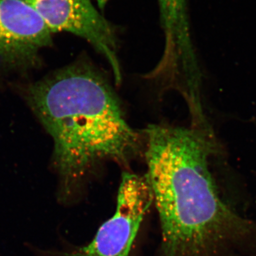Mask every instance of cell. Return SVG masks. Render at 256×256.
Returning a JSON list of instances; mask_svg holds the SVG:
<instances>
[{
    "label": "cell",
    "mask_w": 256,
    "mask_h": 256,
    "mask_svg": "<svg viewBox=\"0 0 256 256\" xmlns=\"http://www.w3.org/2000/svg\"><path fill=\"white\" fill-rule=\"evenodd\" d=\"M28 104L53 139L56 200H80L98 168L126 166L139 154L142 138L128 124L110 82L92 64H70L28 86Z\"/></svg>",
    "instance_id": "cell-1"
},
{
    "label": "cell",
    "mask_w": 256,
    "mask_h": 256,
    "mask_svg": "<svg viewBox=\"0 0 256 256\" xmlns=\"http://www.w3.org/2000/svg\"><path fill=\"white\" fill-rule=\"evenodd\" d=\"M144 137L159 256H220L244 238L250 224L225 203L210 172V131L154 124Z\"/></svg>",
    "instance_id": "cell-2"
},
{
    "label": "cell",
    "mask_w": 256,
    "mask_h": 256,
    "mask_svg": "<svg viewBox=\"0 0 256 256\" xmlns=\"http://www.w3.org/2000/svg\"><path fill=\"white\" fill-rule=\"evenodd\" d=\"M153 204L146 176L124 172L114 213L90 242L82 246L43 250L28 246L36 256H129L142 220Z\"/></svg>",
    "instance_id": "cell-3"
},
{
    "label": "cell",
    "mask_w": 256,
    "mask_h": 256,
    "mask_svg": "<svg viewBox=\"0 0 256 256\" xmlns=\"http://www.w3.org/2000/svg\"><path fill=\"white\" fill-rule=\"evenodd\" d=\"M40 15L52 34L68 32L88 42L110 66L114 82H122L118 38L114 25L92 0H23Z\"/></svg>",
    "instance_id": "cell-4"
},
{
    "label": "cell",
    "mask_w": 256,
    "mask_h": 256,
    "mask_svg": "<svg viewBox=\"0 0 256 256\" xmlns=\"http://www.w3.org/2000/svg\"><path fill=\"white\" fill-rule=\"evenodd\" d=\"M52 40V32L30 5L23 0H0V66L35 63Z\"/></svg>",
    "instance_id": "cell-5"
},
{
    "label": "cell",
    "mask_w": 256,
    "mask_h": 256,
    "mask_svg": "<svg viewBox=\"0 0 256 256\" xmlns=\"http://www.w3.org/2000/svg\"><path fill=\"white\" fill-rule=\"evenodd\" d=\"M109 0H98L100 8ZM188 0H158L160 21L164 30L165 50L162 62L182 67L196 60L190 37Z\"/></svg>",
    "instance_id": "cell-6"
}]
</instances>
